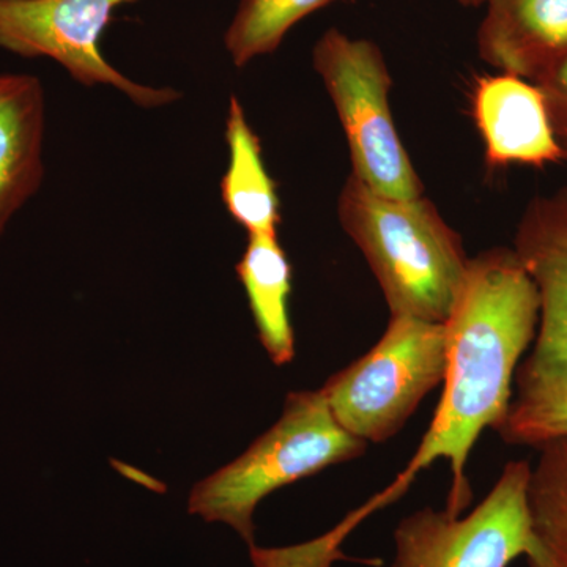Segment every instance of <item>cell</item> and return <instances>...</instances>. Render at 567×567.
I'll use <instances>...</instances> for the list:
<instances>
[{
    "mask_svg": "<svg viewBox=\"0 0 567 567\" xmlns=\"http://www.w3.org/2000/svg\"><path fill=\"white\" fill-rule=\"evenodd\" d=\"M47 99L39 78L0 74V238L44 178Z\"/></svg>",
    "mask_w": 567,
    "mask_h": 567,
    "instance_id": "cell-11",
    "label": "cell"
},
{
    "mask_svg": "<svg viewBox=\"0 0 567 567\" xmlns=\"http://www.w3.org/2000/svg\"><path fill=\"white\" fill-rule=\"evenodd\" d=\"M456 2L464 7H480L486 6L487 0H456Z\"/></svg>",
    "mask_w": 567,
    "mask_h": 567,
    "instance_id": "cell-18",
    "label": "cell"
},
{
    "mask_svg": "<svg viewBox=\"0 0 567 567\" xmlns=\"http://www.w3.org/2000/svg\"><path fill=\"white\" fill-rule=\"evenodd\" d=\"M235 270L248 297L249 309L265 352L276 365L292 363V265L279 244L278 234L248 235L244 256L238 260Z\"/></svg>",
    "mask_w": 567,
    "mask_h": 567,
    "instance_id": "cell-12",
    "label": "cell"
},
{
    "mask_svg": "<svg viewBox=\"0 0 567 567\" xmlns=\"http://www.w3.org/2000/svg\"><path fill=\"white\" fill-rule=\"evenodd\" d=\"M140 0H0V50L24 59H50L84 87L107 85L142 110L182 99L173 87L130 80L107 62L102 37L112 14Z\"/></svg>",
    "mask_w": 567,
    "mask_h": 567,
    "instance_id": "cell-8",
    "label": "cell"
},
{
    "mask_svg": "<svg viewBox=\"0 0 567 567\" xmlns=\"http://www.w3.org/2000/svg\"><path fill=\"white\" fill-rule=\"evenodd\" d=\"M548 111H550L551 123H554L555 133H557L563 153H565V163H567V107L548 104Z\"/></svg>",
    "mask_w": 567,
    "mask_h": 567,
    "instance_id": "cell-17",
    "label": "cell"
},
{
    "mask_svg": "<svg viewBox=\"0 0 567 567\" xmlns=\"http://www.w3.org/2000/svg\"><path fill=\"white\" fill-rule=\"evenodd\" d=\"M539 451L528 483L533 544L527 567H567V439Z\"/></svg>",
    "mask_w": 567,
    "mask_h": 567,
    "instance_id": "cell-14",
    "label": "cell"
},
{
    "mask_svg": "<svg viewBox=\"0 0 567 567\" xmlns=\"http://www.w3.org/2000/svg\"><path fill=\"white\" fill-rule=\"evenodd\" d=\"M535 84L546 95L548 104L567 107V54L563 55Z\"/></svg>",
    "mask_w": 567,
    "mask_h": 567,
    "instance_id": "cell-16",
    "label": "cell"
},
{
    "mask_svg": "<svg viewBox=\"0 0 567 567\" xmlns=\"http://www.w3.org/2000/svg\"><path fill=\"white\" fill-rule=\"evenodd\" d=\"M226 142L229 166L221 181L224 207L248 235L278 234L281 224L278 186L265 166L259 136L235 95L227 106Z\"/></svg>",
    "mask_w": 567,
    "mask_h": 567,
    "instance_id": "cell-13",
    "label": "cell"
},
{
    "mask_svg": "<svg viewBox=\"0 0 567 567\" xmlns=\"http://www.w3.org/2000/svg\"><path fill=\"white\" fill-rule=\"evenodd\" d=\"M312 66L344 130L353 177L394 199L423 196V183L395 128L393 80L382 50L374 41L331 28L312 48Z\"/></svg>",
    "mask_w": 567,
    "mask_h": 567,
    "instance_id": "cell-5",
    "label": "cell"
},
{
    "mask_svg": "<svg viewBox=\"0 0 567 567\" xmlns=\"http://www.w3.org/2000/svg\"><path fill=\"white\" fill-rule=\"evenodd\" d=\"M446 369L445 323L390 316L379 342L320 390L347 432L365 443H385L445 380Z\"/></svg>",
    "mask_w": 567,
    "mask_h": 567,
    "instance_id": "cell-6",
    "label": "cell"
},
{
    "mask_svg": "<svg viewBox=\"0 0 567 567\" xmlns=\"http://www.w3.org/2000/svg\"><path fill=\"white\" fill-rule=\"evenodd\" d=\"M527 461L507 462L466 516L423 507L399 522L390 567H507L532 550Z\"/></svg>",
    "mask_w": 567,
    "mask_h": 567,
    "instance_id": "cell-7",
    "label": "cell"
},
{
    "mask_svg": "<svg viewBox=\"0 0 567 567\" xmlns=\"http://www.w3.org/2000/svg\"><path fill=\"white\" fill-rule=\"evenodd\" d=\"M365 450L368 443L338 423L322 390L293 391L287 394L278 423L241 456L193 487L189 514L229 525L249 547L256 546L254 511L265 496L363 456Z\"/></svg>",
    "mask_w": 567,
    "mask_h": 567,
    "instance_id": "cell-4",
    "label": "cell"
},
{
    "mask_svg": "<svg viewBox=\"0 0 567 567\" xmlns=\"http://www.w3.org/2000/svg\"><path fill=\"white\" fill-rule=\"evenodd\" d=\"M513 249L539 292V323L496 432L506 445L539 447L567 439V186L528 204Z\"/></svg>",
    "mask_w": 567,
    "mask_h": 567,
    "instance_id": "cell-3",
    "label": "cell"
},
{
    "mask_svg": "<svg viewBox=\"0 0 567 567\" xmlns=\"http://www.w3.org/2000/svg\"><path fill=\"white\" fill-rule=\"evenodd\" d=\"M539 309L536 284L514 249L470 257L461 292L443 322L447 369L434 420L393 484L360 507L363 516L393 505L439 458L451 468L447 513L461 516L472 505L470 453L481 434L496 431L506 415L517 365L535 341Z\"/></svg>",
    "mask_w": 567,
    "mask_h": 567,
    "instance_id": "cell-1",
    "label": "cell"
},
{
    "mask_svg": "<svg viewBox=\"0 0 567 567\" xmlns=\"http://www.w3.org/2000/svg\"><path fill=\"white\" fill-rule=\"evenodd\" d=\"M338 218L374 274L390 316L446 322L470 257L432 200L382 196L350 174Z\"/></svg>",
    "mask_w": 567,
    "mask_h": 567,
    "instance_id": "cell-2",
    "label": "cell"
},
{
    "mask_svg": "<svg viewBox=\"0 0 567 567\" xmlns=\"http://www.w3.org/2000/svg\"><path fill=\"white\" fill-rule=\"evenodd\" d=\"M477 54L499 73L536 82L567 54V0H487Z\"/></svg>",
    "mask_w": 567,
    "mask_h": 567,
    "instance_id": "cell-10",
    "label": "cell"
},
{
    "mask_svg": "<svg viewBox=\"0 0 567 567\" xmlns=\"http://www.w3.org/2000/svg\"><path fill=\"white\" fill-rule=\"evenodd\" d=\"M334 0H240L224 48L237 69L279 50L287 33Z\"/></svg>",
    "mask_w": 567,
    "mask_h": 567,
    "instance_id": "cell-15",
    "label": "cell"
},
{
    "mask_svg": "<svg viewBox=\"0 0 567 567\" xmlns=\"http://www.w3.org/2000/svg\"><path fill=\"white\" fill-rule=\"evenodd\" d=\"M473 115L488 166L565 163L546 95L535 82L507 73L481 78L473 92Z\"/></svg>",
    "mask_w": 567,
    "mask_h": 567,
    "instance_id": "cell-9",
    "label": "cell"
}]
</instances>
